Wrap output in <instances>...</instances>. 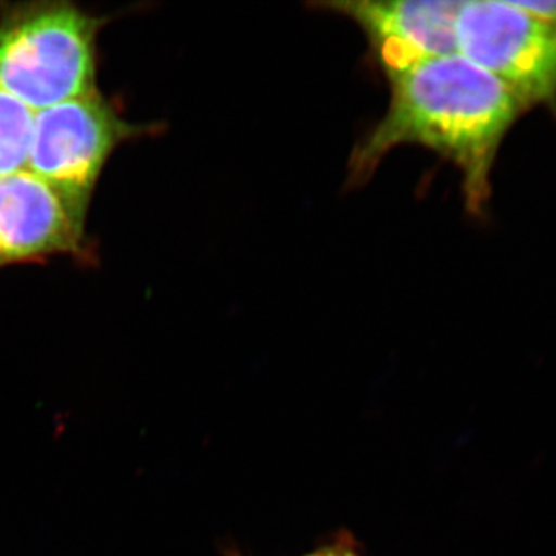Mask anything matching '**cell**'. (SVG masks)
Listing matches in <instances>:
<instances>
[{
  "instance_id": "1",
  "label": "cell",
  "mask_w": 556,
  "mask_h": 556,
  "mask_svg": "<svg viewBox=\"0 0 556 556\" xmlns=\"http://www.w3.org/2000/svg\"><path fill=\"white\" fill-rule=\"evenodd\" d=\"M388 79L390 105L351 153L348 186L368 181L391 150L420 146L455 164L467 211L481 215L497 150L525 112L517 98L459 53L419 62Z\"/></svg>"
},
{
  "instance_id": "2",
  "label": "cell",
  "mask_w": 556,
  "mask_h": 556,
  "mask_svg": "<svg viewBox=\"0 0 556 556\" xmlns=\"http://www.w3.org/2000/svg\"><path fill=\"white\" fill-rule=\"evenodd\" d=\"M105 22L67 0L0 2V89L35 113L98 91Z\"/></svg>"
},
{
  "instance_id": "3",
  "label": "cell",
  "mask_w": 556,
  "mask_h": 556,
  "mask_svg": "<svg viewBox=\"0 0 556 556\" xmlns=\"http://www.w3.org/2000/svg\"><path fill=\"white\" fill-rule=\"evenodd\" d=\"M135 126L100 90L39 110L33 121L27 170L87 219L105 164L121 144L149 134Z\"/></svg>"
},
{
  "instance_id": "4",
  "label": "cell",
  "mask_w": 556,
  "mask_h": 556,
  "mask_svg": "<svg viewBox=\"0 0 556 556\" xmlns=\"http://www.w3.org/2000/svg\"><path fill=\"white\" fill-rule=\"evenodd\" d=\"M457 53L496 76L522 110L556 105V30L514 2H463Z\"/></svg>"
},
{
  "instance_id": "5",
  "label": "cell",
  "mask_w": 556,
  "mask_h": 556,
  "mask_svg": "<svg viewBox=\"0 0 556 556\" xmlns=\"http://www.w3.org/2000/svg\"><path fill=\"white\" fill-rule=\"evenodd\" d=\"M58 255L93 262L87 219L27 169L0 178V269Z\"/></svg>"
},
{
  "instance_id": "6",
  "label": "cell",
  "mask_w": 556,
  "mask_h": 556,
  "mask_svg": "<svg viewBox=\"0 0 556 556\" xmlns=\"http://www.w3.org/2000/svg\"><path fill=\"white\" fill-rule=\"evenodd\" d=\"M460 5L457 0H362L320 3V9L356 22L388 78L419 62L457 53Z\"/></svg>"
},
{
  "instance_id": "7",
  "label": "cell",
  "mask_w": 556,
  "mask_h": 556,
  "mask_svg": "<svg viewBox=\"0 0 556 556\" xmlns=\"http://www.w3.org/2000/svg\"><path fill=\"white\" fill-rule=\"evenodd\" d=\"M33 121L30 108L0 89V178L27 169Z\"/></svg>"
},
{
  "instance_id": "8",
  "label": "cell",
  "mask_w": 556,
  "mask_h": 556,
  "mask_svg": "<svg viewBox=\"0 0 556 556\" xmlns=\"http://www.w3.org/2000/svg\"><path fill=\"white\" fill-rule=\"evenodd\" d=\"M533 20L556 30V0H532V2H514Z\"/></svg>"
},
{
  "instance_id": "9",
  "label": "cell",
  "mask_w": 556,
  "mask_h": 556,
  "mask_svg": "<svg viewBox=\"0 0 556 556\" xmlns=\"http://www.w3.org/2000/svg\"><path fill=\"white\" fill-rule=\"evenodd\" d=\"M303 556H364L358 552V544L348 533L336 536L331 543L317 547Z\"/></svg>"
},
{
  "instance_id": "10",
  "label": "cell",
  "mask_w": 556,
  "mask_h": 556,
  "mask_svg": "<svg viewBox=\"0 0 556 556\" xmlns=\"http://www.w3.org/2000/svg\"><path fill=\"white\" fill-rule=\"evenodd\" d=\"M232 556H243V555H232Z\"/></svg>"
}]
</instances>
